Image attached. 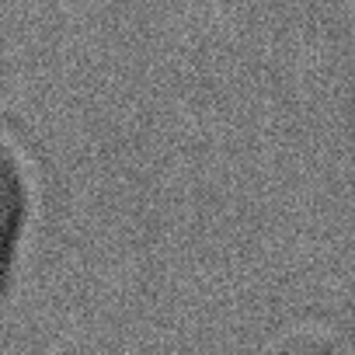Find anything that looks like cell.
Here are the masks:
<instances>
[{"label": "cell", "mask_w": 355, "mask_h": 355, "mask_svg": "<svg viewBox=\"0 0 355 355\" xmlns=\"http://www.w3.org/2000/svg\"><path fill=\"white\" fill-rule=\"evenodd\" d=\"M28 213H32V182L25 157L15 143L0 136V289L8 286L15 261L21 254Z\"/></svg>", "instance_id": "1"}]
</instances>
